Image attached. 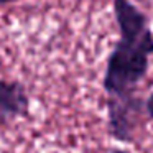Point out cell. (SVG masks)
Segmentation results:
<instances>
[{"instance_id": "6da1fadb", "label": "cell", "mask_w": 153, "mask_h": 153, "mask_svg": "<svg viewBox=\"0 0 153 153\" xmlns=\"http://www.w3.org/2000/svg\"><path fill=\"white\" fill-rule=\"evenodd\" d=\"M119 40L105 64L102 87L107 100H123L137 96L153 56V31L150 18L130 0H114Z\"/></svg>"}, {"instance_id": "7a4b0ae2", "label": "cell", "mask_w": 153, "mask_h": 153, "mask_svg": "<svg viewBox=\"0 0 153 153\" xmlns=\"http://www.w3.org/2000/svg\"><path fill=\"white\" fill-rule=\"evenodd\" d=\"M145 112V100L138 96L123 100H107V130L114 140L132 143L142 114Z\"/></svg>"}, {"instance_id": "3957f363", "label": "cell", "mask_w": 153, "mask_h": 153, "mask_svg": "<svg viewBox=\"0 0 153 153\" xmlns=\"http://www.w3.org/2000/svg\"><path fill=\"white\" fill-rule=\"evenodd\" d=\"M30 109V97L18 81L0 79V122L25 117Z\"/></svg>"}, {"instance_id": "277c9868", "label": "cell", "mask_w": 153, "mask_h": 153, "mask_svg": "<svg viewBox=\"0 0 153 153\" xmlns=\"http://www.w3.org/2000/svg\"><path fill=\"white\" fill-rule=\"evenodd\" d=\"M145 114L148 117V120L153 122V92L145 99Z\"/></svg>"}, {"instance_id": "5b68a950", "label": "cell", "mask_w": 153, "mask_h": 153, "mask_svg": "<svg viewBox=\"0 0 153 153\" xmlns=\"http://www.w3.org/2000/svg\"><path fill=\"white\" fill-rule=\"evenodd\" d=\"M15 2H20V0H0V5H8V4H15Z\"/></svg>"}, {"instance_id": "8992f818", "label": "cell", "mask_w": 153, "mask_h": 153, "mask_svg": "<svg viewBox=\"0 0 153 153\" xmlns=\"http://www.w3.org/2000/svg\"><path fill=\"white\" fill-rule=\"evenodd\" d=\"M110 153H128V152H125V150H122V148H114Z\"/></svg>"}]
</instances>
